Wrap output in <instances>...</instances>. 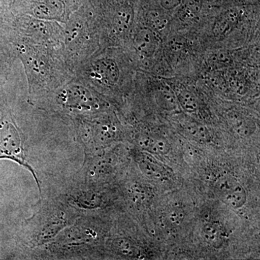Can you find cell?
<instances>
[{"instance_id": "6da1fadb", "label": "cell", "mask_w": 260, "mask_h": 260, "mask_svg": "<svg viewBox=\"0 0 260 260\" xmlns=\"http://www.w3.org/2000/svg\"><path fill=\"white\" fill-rule=\"evenodd\" d=\"M214 189L220 201L233 209H239L246 204L247 194L245 189L232 176L227 174L218 177Z\"/></svg>"}, {"instance_id": "7a4b0ae2", "label": "cell", "mask_w": 260, "mask_h": 260, "mask_svg": "<svg viewBox=\"0 0 260 260\" xmlns=\"http://www.w3.org/2000/svg\"><path fill=\"white\" fill-rule=\"evenodd\" d=\"M159 39L156 32L148 28H142L135 37V47L140 55L150 57L155 54L158 48Z\"/></svg>"}, {"instance_id": "3957f363", "label": "cell", "mask_w": 260, "mask_h": 260, "mask_svg": "<svg viewBox=\"0 0 260 260\" xmlns=\"http://www.w3.org/2000/svg\"><path fill=\"white\" fill-rule=\"evenodd\" d=\"M93 74L94 78L101 83L113 85L119 79V68L112 59H99L93 64Z\"/></svg>"}, {"instance_id": "277c9868", "label": "cell", "mask_w": 260, "mask_h": 260, "mask_svg": "<svg viewBox=\"0 0 260 260\" xmlns=\"http://www.w3.org/2000/svg\"><path fill=\"white\" fill-rule=\"evenodd\" d=\"M138 143L142 149L149 153L165 155L171 150V145L167 140L148 135H140Z\"/></svg>"}, {"instance_id": "5b68a950", "label": "cell", "mask_w": 260, "mask_h": 260, "mask_svg": "<svg viewBox=\"0 0 260 260\" xmlns=\"http://www.w3.org/2000/svg\"><path fill=\"white\" fill-rule=\"evenodd\" d=\"M239 13L237 10H228L220 15L215 22L213 32L217 37H225L235 28L239 22Z\"/></svg>"}, {"instance_id": "8992f818", "label": "cell", "mask_w": 260, "mask_h": 260, "mask_svg": "<svg viewBox=\"0 0 260 260\" xmlns=\"http://www.w3.org/2000/svg\"><path fill=\"white\" fill-rule=\"evenodd\" d=\"M139 167L141 172L147 177L153 180H160L164 177V168L159 164L158 160L148 152L142 155Z\"/></svg>"}, {"instance_id": "52a82bcc", "label": "cell", "mask_w": 260, "mask_h": 260, "mask_svg": "<svg viewBox=\"0 0 260 260\" xmlns=\"http://www.w3.org/2000/svg\"><path fill=\"white\" fill-rule=\"evenodd\" d=\"M202 236L205 242L215 249L221 248L226 239L223 229L215 223H205L202 229Z\"/></svg>"}, {"instance_id": "ba28073f", "label": "cell", "mask_w": 260, "mask_h": 260, "mask_svg": "<svg viewBox=\"0 0 260 260\" xmlns=\"http://www.w3.org/2000/svg\"><path fill=\"white\" fill-rule=\"evenodd\" d=\"M155 97L158 105L165 110H176L179 107L177 94L167 83L159 85L155 90Z\"/></svg>"}, {"instance_id": "9c48e42d", "label": "cell", "mask_w": 260, "mask_h": 260, "mask_svg": "<svg viewBox=\"0 0 260 260\" xmlns=\"http://www.w3.org/2000/svg\"><path fill=\"white\" fill-rule=\"evenodd\" d=\"M145 23L147 27L153 31H162L167 27L168 18L162 10H149L145 15Z\"/></svg>"}, {"instance_id": "30bf717a", "label": "cell", "mask_w": 260, "mask_h": 260, "mask_svg": "<svg viewBox=\"0 0 260 260\" xmlns=\"http://www.w3.org/2000/svg\"><path fill=\"white\" fill-rule=\"evenodd\" d=\"M179 106H181L182 109L186 112L194 113L198 111L199 108V103L198 99L194 93L189 90H181L177 94Z\"/></svg>"}, {"instance_id": "8fae6325", "label": "cell", "mask_w": 260, "mask_h": 260, "mask_svg": "<svg viewBox=\"0 0 260 260\" xmlns=\"http://www.w3.org/2000/svg\"><path fill=\"white\" fill-rule=\"evenodd\" d=\"M186 134L194 140L200 142H207L210 140V133L205 126L199 123L188 121L184 126Z\"/></svg>"}, {"instance_id": "7c38bea8", "label": "cell", "mask_w": 260, "mask_h": 260, "mask_svg": "<svg viewBox=\"0 0 260 260\" xmlns=\"http://www.w3.org/2000/svg\"><path fill=\"white\" fill-rule=\"evenodd\" d=\"M133 11L127 7H122L114 16V24L119 31H125L129 28L133 21Z\"/></svg>"}, {"instance_id": "4fadbf2b", "label": "cell", "mask_w": 260, "mask_h": 260, "mask_svg": "<svg viewBox=\"0 0 260 260\" xmlns=\"http://www.w3.org/2000/svg\"><path fill=\"white\" fill-rule=\"evenodd\" d=\"M185 218L184 211L179 208H172L165 215V222L172 227L180 225Z\"/></svg>"}, {"instance_id": "5bb4252c", "label": "cell", "mask_w": 260, "mask_h": 260, "mask_svg": "<svg viewBox=\"0 0 260 260\" xmlns=\"http://www.w3.org/2000/svg\"><path fill=\"white\" fill-rule=\"evenodd\" d=\"M233 125L238 134L242 135V136H248V135L252 134L253 132L254 131L252 122L246 120V119H241L240 118V119H237V120H234Z\"/></svg>"}, {"instance_id": "9a60e30c", "label": "cell", "mask_w": 260, "mask_h": 260, "mask_svg": "<svg viewBox=\"0 0 260 260\" xmlns=\"http://www.w3.org/2000/svg\"><path fill=\"white\" fill-rule=\"evenodd\" d=\"M209 61L212 66L220 68L229 66L232 61L229 53L220 51V52L215 53L213 56H210Z\"/></svg>"}, {"instance_id": "2e32d148", "label": "cell", "mask_w": 260, "mask_h": 260, "mask_svg": "<svg viewBox=\"0 0 260 260\" xmlns=\"http://www.w3.org/2000/svg\"><path fill=\"white\" fill-rule=\"evenodd\" d=\"M60 6V5H59ZM59 5L54 4V1H50L48 3V4H42L39 5L36 9V13L39 12L41 13L40 15L42 16L54 17L58 14V12L59 11Z\"/></svg>"}, {"instance_id": "e0dca14e", "label": "cell", "mask_w": 260, "mask_h": 260, "mask_svg": "<svg viewBox=\"0 0 260 260\" xmlns=\"http://www.w3.org/2000/svg\"><path fill=\"white\" fill-rule=\"evenodd\" d=\"M117 248L119 251H120L122 254H125V255L138 256L140 254V251L138 250L136 246L132 244L131 242L124 240V239L118 242Z\"/></svg>"}, {"instance_id": "ac0fdd59", "label": "cell", "mask_w": 260, "mask_h": 260, "mask_svg": "<svg viewBox=\"0 0 260 260\" xmlns=\"http://www.w3.org/2000/svg\"><path fill=\"white\" fill-rule=\"evenodd\" d=\"M203 0H183L181 5L184 6L186 14L194 15L201 10Z\"/></svg>"}, {"instance_id": "d6986e66", "label": "cell", "mask_w": 260, "mask_h": 260, "mask_svg": "<svg viewBox=\"0 0 260 260\" xmlns=\"http://www.w3.org/2000/svg\"><path fill=\"white\" fill-rule=\"evenodd\" d=\"M183 0H161L160 5L164 9L170 10L181 5Z\"/></svg>"}]
</instances>
